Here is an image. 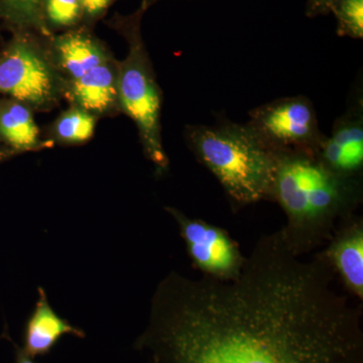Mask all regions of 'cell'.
I'll list each match as a JSON object with an SVG mask.
<instances>
[{
	"mask_svg": "<svg viewBox=\"0 0 363 363\" xmlns=\"http://www.w3.org/2000/svg\"><path fill=\"white\" fill-rule=\"evenodd\" d=\"M164 209L177 222L189 257L203 276L225 281L240 276L247 257L225 229L189 217L177 208Z\"/></svg>",
	"mask_w": 363,
	"mask_h": 363,
	"instance_id": "8992f818",
	"label": "cell"
},
{
	"mask_svg": "<svg viewBox=\"0 0 363 363\" xmlns=\"http://www.w3.org/2000/svg\"><path fill=\"white\" fill-rule=\"evenodd\" d=\"M45 0H0V20L23 28L38 25L44 14Z\"/></svg>",
	"mask_w": 363,
	"mask_h": 363,
	"instance_id": "9a60e30c",
	"label": "cell"
},
{
	"mask_svg": "<svg viewBox=\"0 0 363 363\" xmlns=\"http://www.w3.org/2000/svg\"><path fill=\"white\" fill-rule=\"evenodd\" d=\"M186 136L198 161L223 188L233 211L271 201L274 152L247 123L191 125Z\"/></svg>",
	"mask_w": 363,
	"mask_h": 363,
	"instance_id": "3957f363",
	"label": "cell"
},
{
	"mask_svg": "<svg viewBox=\"0 0 363 363\" xmlns=\"http://www.w3.org/2000/svg\"><path fill=\"white\" fill-rule=\"evenodd\" d=\"M111 2V0H80L82 11L90 16L101 13Z\"/></svg>",
	"mask_w": 363,
	"mask_h": 363,
	"instance_id": "d6986e66",
	"label": "cell"
},
{
	"mask_svg": "<svg viewBox=\"0 0 363 363\" xmlns=\"http://www.w3.org/2000/svg\"><path fill=\"white\" fill-rule=\"evenodd\" d=\"M95 130V118L82 108L72 109L60 117L56 125L60 140L69 143L87 142Z\"/></svg>",
	"mask_w": 363,
	"mask_h": 363,
	"instance_id": "5bb4252c",
	"label": "cell"
},
{
	"mask_svg": "<svg viewBox=\"0 0 363 363\" xmlns=\"http://www.w3.org/2000/svg\"><path fill=\"white\" fill-rule=\"evenodd\" d=\"M271 201L286 214L281 228L293 252L306 255L331 240L341 222L354 216L362 202V177L329 169L317 152H274Z\"/></svg>",
	"mask_w": 363,
	"mask_h": 363,
	"instance_id": "7a4b0ae2",
	"label": "cell"
},
{
	"mask_svg": "<svg viewBox=\"0 0 363 363\" xmlns=\"http://www.w3.org/2000/svg\"><path fill=\"white\" fill-rule=\"evenodd\" d=\"M338 0H308L306 6V16L309 18L326 16L331 13L332 7Z\"/></svg>",
	"mask_w": 363,
	"mask_h": 363,
	"instance_id": "ac0fdd59",
	"label": "cell"
},
{
	"mask_svg": "<svg viewBox=\"0 0 363 363\" xmlns=\"http://www.w3.org/2000/svg\"><path fill=\"white\" fill-rule=\"evenodd\" d=\"M337 21L340 37L362 40L363 38V0H338L331 13Z\"/></svg>",
	"mask_w": 363,
	"mask_h": 363,
	"instance_id": "2e32d148",
	"label": "cell"
},
{
	"mask_svg": "<svg viewBox=\"0 0 363 363\" xmlns=\"http://www.w3.org/2000/svg\"><path fill=\"white\" fill-rule=\"evenodd\" d=\"M16 363H35L23 348H16Z\"/></svg>",
	"mask_w": 363,
	"mask_h": 363,
	"instance_id": "ffe728a7",
	"label": "cell"
},
{
	"mask_svg": "<svg viewBox=\"0 0 363 363\" xmlns=\"http://www.w3.org/2000/svg\"><path fill=\"white\" fill-rule=\"evenodd\" d=\"M357 104L337 119L330 138L326 136L317 152L329 169L344 176L362 177V104Z\"/></svg>",
	"mask_w": 363,
	"mask_h": 363,
	"instance_id": "9c48e42d",
	"label": "cell"
},
{
	"mask_svg": "<svg viewBox=\"0 0 363 363\" xmlns=\"http://www.w3.org/2000/svg\"><path fill=\"white\" fill-rule=\"evenodd\" d=\"M80 0H45L44 14L52 25L69 26L80 16Z\"/></svg>",
	"mask_w": 363,
	"mask_h": 363,
	"instance_id": "e0dca14e",
	"label": "cell"
},
{
	"mask_svg": "<svg viewBox=\"0 0 363 363\" xmlns=\"http://www.w3.org/2000/svg\"><path fill=\"white\" fill-rule=\"evenodd\" d=\"M157 1V0H145V6H149L152 2Z\"/></svg>",
	"mask_w": 363,
	"mask_h": 363,
	"instance_id": "7402d4cb",
	"label": "cell"
},
{
	"mask_svg": "<svg viewBox=\"0 0 363 363\" xmlns=\"http://www.w3.org/2000/svg\"><path fill=\"white\" fill-rule=\"evenodd\" d=\"M39 128L28 105L18 100H0V143L13 152L35 149Z\"/></svg>",
	"mask_w": 363,
	"mask_h": 363,
	"instance_id": "8fae6325",
	"label": "cell"
},
{
	"mask_svg": "<svg viewBox=\"0 0 363 363\" xmlns=\"http://www.w3.org/2000/svg\"><path fill=\"white\" fill-rule=\"evenodd\" d=\"M322 255L330 264L346 292L363 301V220L350 217L341 222Z\"/></svg>",
	"mask_w": 363,
	"mask_h": 363,
	"instance_id": "ba28073f",
	"label": "cell"
},
{
	"mask_svg": "<svg viewBox=\"0 0 363 363\" xmlns=\"http://www.w3.org/2000/svg\"><path fill=\"white\" fill-rule=\"evenodd\" d=\"M135 40L130 56L117 74V98L124 112L138 126L150 161L164 171L169 159L162 143L161 91L138 35Z\"/></svg>",
	"mask_w": 363,
	"mask_h": 363,
	"instance_id": "277c9868",
	"label": "cell"
},
{
	"mask_svg": "<svg viewBox=\"0 0 363 363\" xmlns=\"http://www.w3.org/2000/svg\"><path fill=\"white\" fill-rule=\"evenodd\" d=\"M35 309L26 323L23 350L35 358L47 354L63 335L84 338V331L73 326L52 309L44 289L39 288Z\"/></svg>",
	"mask_w": 363,
	"mask_h": 363,
	"instance_id": "30bf717a",
	"label": "cell"
},
{
	"mask_svg": "<svg viewBox=\"0 0 363 363\" xmlns=\"http://www.w3.org/2000/svg\"><path fill=\"white\" fill-rule=\"evenodd\" d=\"M303 257L279 229L238 278L169 272L133 347L150 363H363L362 304L321 252Z\"/></svg>",
	"mask_w": 363,
	"mask_h": 363,
	"instance_id": "6da1fadb",
	"label": "cell"
},
{
	"mask_svg": "<svg viewBox=\"0 0 363 363\" xmlns=\"http://www.w3.org/2000/svg\"><path fill=\"white\" fill-rule=\"evenodd\" d=\"M72 82L74 99L87 111H107L117 97V76L108 62Z\"/></svg>",
	"mask_w": 363,
	"mask_h": 363,
	"instance_id": "7c38bea8",
	"label": "cell"
},
{
	"mask_svg": "<svg viewBox=\"0 0 363 363\" xmlns=\"http://www.w3.org/2000/svg\"><path fill=\"white\" fill-rule=\"evenodd\" d=\"M60 65L70 76L78 80L88 72L107 62L104 50L96 40L81 33L62 35L56 40Z\"/></svg>",
	"mask_w": 363,
	"mask_h": 363,
	"instance_id": "4fadbf2b",
	"label": "cell"
},
{
	"mask_svg": "<svg viewBox=\"0 0 363 363\" xmlns=\"http://www.w3.org/2000/svg\"><path fill=\"white\" fill-rule=\"evenodd\" d=\"M57 88L52 67L25 38L18 35L0 52V94L45 106L54 100Z\"/></svg>",
	"mask_w": 363,
	"mask_h": 363,
	"instance_id": "52a82bcc",
	"label": "cell"
},
{
	"mask_svg": "<svg viewBox=\"0 0 363 363\" xmlns=\"http://www.w3.org/2000/svg\"><path fill=\"white\" fill-rule=\"evenodd\" d=\"M272 152H317L326 135L320 130L311 100L284 97L260 105L250 112L247 123Z\"/></svg>",
	"mask_w": 363,
	"mask_h": 363,
	"instance_id": "5b68a950",
	"label": "cell"
},
{
	"mask_svg": "<svg viewBox=\"0 0 363 363\" xmlns=\"http://www.w3.org/2000/svg\"><path fill=\"white\" fill-rule=\"evenodd\" d=\"M14 154L13 150L7 149L6 147L0 143V162L6 161L11 155Z\"/></svg>",
	"mask_w": 363,
	"mask_h": 363,
	"instance_id": "44dd1931",
	"label": "cell"
}]
</instances>
